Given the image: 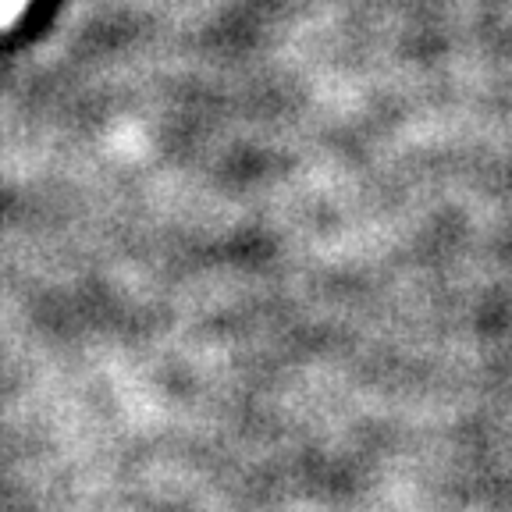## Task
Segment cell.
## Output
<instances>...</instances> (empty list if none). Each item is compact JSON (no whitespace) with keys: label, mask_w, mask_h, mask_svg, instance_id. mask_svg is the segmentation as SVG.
I'll return each mask as SVG.
<instances>
[{"label":"cell","mask_w":512,"mask_h":512,"mask_svg":"<svg viewBox=\"0 0 512 512\" xmlns=\"http://www.w3.org/2000/svg\"><path fill=\"white\" fill-rule=\"evenodd\" d=\"M25 8H29V0H0V32L11 29Z\"/></svg>","instance_id":"1"}]
</instances>
